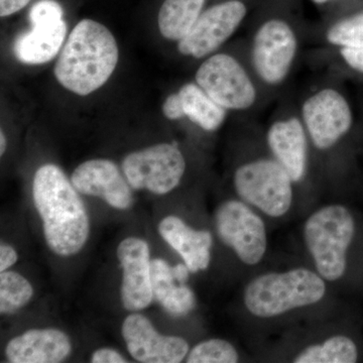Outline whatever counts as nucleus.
<instances>
[{"label":"nucleus","instance_id":"c756f323","mask_svg":"<svg viewBox=\"0 0 363 363\" xmlns=\"http://www.w3.org/2000/svg\"><path fill=\"white\" fill-rule=\"evenodd\" d=\"M18 252L11 245L2 242L0 245V272H6L18 262Z\"/></svg>","mask_w":363,"mask_h":363},{"label":"nucleus","instance_id":"6ab92c4d","mask_svg":"<svg viewBox=\"0 0 363 363\" xmlns=\"http://www.w3.org/2000/svg\"><path fill=\"white\" fill-rule=\"evenodd\" d=\"M154 300L173 316H185L196 305L194 293L189 286L177 285L174 269L166 260L156 259L150 264Z\"/></svg>","mask_w":363,"mask_h":363},{"label":"nucleus","instance_id":"f8f14e48","mask_svg":"<svg viewBox=\"0 0 363 363\" xmlns=\"http://www.w3.org/2000/svg\"><path fill=\"white\" fill-rule=\"evenodd\" d=\"M123 336L128 352L138 362L179 363L190 351L185 339L162 335L147 317L138 313L124 319Z\"/></svg>","mask_w":363,"mask_h":363},{"label":"nucleus","instance_id":"dca6fc26","mask_svg":"<svg viewBox=\"0 0 363 363\" xmlns=\"http://www.w3.org/2000/svg\"><path fill=\"white\" fill-rule=\"evenodd\" d=\"M267 145L274 159L286 169L294 183L303 180L307 169L308 142L303 123L296 117L272 124Z\"/></svg>","mask_w":363,"mask_h":363},{"label":"nucleus","instance_id":"4468645a","mask_svg":"<svg viewBox=\"0 0 363 363\" xmlns=\"http://www.w3.org/2000/svg\"><path fill=\"white\" fill-rule=\"evenodd\" d=\"M71 182L80 194L101 198L116 209H128L133 204V188L109 160L83 162L72 174Z\"/></svg>","mask_w":363,"mask_h":363},{"label":"nucleus","instance_id":"ddd939ff","mask_svg":"<svg viewBox=\"0 0 363 363\" xmlns=\"http://www.w3.org/2000/svg\"><path fill=\"white\" fill-rule=\"evenodd\" d=\"M117 257L123 274L121 285L123 307L128 311H142L154 300L149 245L142 238H125L117 248Z\"/></svg>","mask_w":363,"mask_h":363},{"label":"nucleus","instance_id":"a878e982","mask_svg":"<svg viewBox=\"0 0 363 363\" xmlns=\"http://www.w3.org/2000/svg\"><path fill=\"white\" fill-rule=\"evenodd\" d=\"M28 18L32 25L63 20V9L55 0H40L30 9Z\"/></svg>","mask_w":363,"mask_h":363},{"label":"nucleus","instance_id":"b1692460","mask_svg":"<svg viewBox=\"0 0 363 363\" xmlns=\"http://www.w3.org/2000/svg\"><path fill=\"white\" fill-rule=\"evenodd\" d=\"M240 360L238 350L223 339H209L198 343L189 351L188 363H236Z\"/></svg>","mask_w":363,"mask_h":363},{"label":"nucleus","instance_id":"aec40b11","mask_svg":"<svg viewBox=\"0 0 363 363\" xmlns=\"http://www.w3.org/2000/svg\"><path fill=\"white\" fill-rule=\"evenodd\" d=\"M185 117L202 130L215 131L223 124L226 109L214 101L197 83H188L179 90Z\"/></svg>","mask_w":363,"mask_h":363},{"label":"nucleus","instance_id":"f03ea898","mask_svg":"<svg viewBox=\"0 0 363 363\" xmlns=\"http://www.w3.org/2000/svg\"><path fill=\"white\" fill-rule=\"evenodd\" d=\"M118 62V47L111 30L92 20L73 28L59 55L54 73L67 90L86 96L111 77Z\"/></svg>","mask_w":363,"mask_h":363},{"label":"nucleus","instance_id":"1a4fd4ad","mask_svg":"<svg viewBox=\"0 0 363 363\" xmlns=\"http://www.w3.org/2000/svg\"><path fill=\"white\" fill-rule=\"evenodd\" d=\"M297 49V37L288 23L278 18L267 21L253 38V68L267 84L278 85L292 68Z\"/></svg>","mask_w":363,"mask_h":363},{"label":"nucleus","instance_id":"412c9836","mask_svg":"<svg viewBox=\"0 0 363 363\" xmlns=\"http://www.w3.org/2000/svg\"><path fill=\"white\" fill-rule=\"evenodd\" d=\"M206 0H164L157 16L162 37L180 40L201 14Z\"/></svg>","mask_w":363,"mask_h":363},{"label":"nucleus","instance_id":"c85d7f7f","mask_svg":"<svg viewBox=\"0 0 363 363\" xmlns=\"http://www.w3.org/2000/svg\"><path fill=\"white\" fill-rule=\"evenodd\" d=\"M91 362L93 363H125V359L118 351L111 348H100L93 353L91 357Z\"/></svg>","mask_w":363,"mask_h":363},{"label":"nucleus","instance_id":"bb28decb","mask_svg":"<svg viewBox=\"0 0 363 363\" xmlns=\"http://www.w3.org/2000/svg\"><path fill=\"white\" fill-rule=\"evenodd\" d=\"M162 111H164V116L171 119V121H177V119H180L182 117H185L183 104H182L179 92L176 94L169 95L167 98L166 101L162 105Z\"/></svg>","mask_w":363,"mask_h":363},{"label":"nucleus","instance_id":"a211bd4d","mask_svg":"<svg viewBox=\"0 0 363 363\" xmlns=\"http://www.w3.org/2000/svg\"><path fill=\"white\" fill-rule=\"evenodd\" d=\"M67 35L63 20L32 25V30L18 35L13 44V54L21 63L40 65L52 61L58 55Z\"/></svg>","mask_w":363,"mask_h":363},{"label":"nucleus","instance_id":"f3484780","mask_svg":"<svg viewBox=\"0 0 363 363\" xmlns=\"http://www.w3.org/2000/svg\"><path fill=\"white\" fill-rule=\"evenodd\" d=\"M164 240L178 252L191 272L205 271L211 260L213 238L207 230H197L177 216H167L159 224Z\"/></svg>","mask_w":363,"mask_h":363},{"label":"nucleus","instance_id":"20e7f679","mask_svg":"<svg viewBox=\"0 0 363 363\" xmlns=\"http://www.w3.org/2000/svg\"><path fill=\"white\" fill-rule=\"evenodd\" d=\"M355 234L350 210L340 204L327 205L310 215L303 236L316 272L327 281L342 278L347 267V250Z\"/></svg>","mask_w":363,"mask_h":363},{"label":"nucleus","instance_id":"2f4dec72","mask_svg":"<svg viewBox=\"0 0 363 363\" xmlns=\"http://www.w3.org/2000/svg\"><path fill=\"white\" fill-rule=\"evenodd\" d=\"M174 274H175L176 279H178L179 283L184 284L186 281H187L189 277V271L188 267L184 264H177L176 267H173Z\"/></svg>","mask_w":363,"mask_h":363},{"label":"nucleus","instance_id":"2eb2a0df","mask_svg":"<svg viewBox=\"0 0 363 363\" xmlns=\"http://www.w3.org/2000/svg\"><path fill=\"white\" fill-rule=\"evenodd\" d=\"M70 338L58 329H30L9 341L6 357L11 363H59L71 354Z\"/></svg>","mask_w":363,"mask_h":363},{"label":"nucleus","instance_id":"4be33fe9","mask_svg":"<svg viewBox=\"0 0 363 363\" xmlns=\"http://www.w3.org/2000/svg\"><path fill=\"white\" fill-rule=\"evenodd\" d=\"M358 350L354 341L347 336L335 335L323 342L313 344L294 358L296 363H354Z\"/></svg>","mask_w":363,"mask_h":363},{"label":"nucleus","instance_id":"7c9ffc66","mask_svg":"<svg viewBox=\"0 0 363 363\" xmlns=\"http://www.w3.org/2000/svg\"><path fill=\"white\" fill-rule=\"evenodd\" d=\"M30 0H0V16L6 18L28 6Z\"/></svg>","mask_w":363,"mask_h":363},{"label":"nucleus","instance_id":"72a5a7b5","mask_svg":"<svg viewBox=\"0 0 363 363\" xmlns=\"http://www.w3.org/2000/svg\"><path fill=\"white\" fill-rule=\"evenodd\" d=\"M313 1L315 2V4H323L325 2L328 1V0H313Z\"/></svg>","mask_w":363,"mask_h":363},{"label":"nucleus","instance_id":"423d86ee","mask_svg":"<svg viewBox=\"0 0 363 363\" xmlns=\"http://www.w3.org/2000/svg\"><path fill=\"white\" fill-rule=\"evenodd\" d=\"M123 169L131 188L164 195L178 187L186 161L175 145L160 143L131 152L123 160Z\"/></svg>","mask_w":363,"mask_h":363},{"label":"nucleus","instance_id":"5701e85b","mask_svg":"<svg viewBox=\"0 0 363 363\" xmlns=\"http://www.w3.org/2000/svg\"><path fill=\"white\" fill-rule=\"evenodd\" d=\"M33 296L30 281L16 272L0 274V313L4 315L20 311Z\"/></svg>","mask_w":363,"mask_h":363},{"label":"nucleus","instance_id":"39448f33","mask_svg":"<svg viewBox=\"0 0 363 363\" xmlns=\"http://www.w3.org/2000/svg\"><path fill=\"white\" fill-rule=\"evenodd\" d=\"M233 183L240 200L272 218L284 216L292 207L293 179L276 159H257L241 164L234 174Z\"/></svg>","mask_w":363,"mask_h":363},{"label":"nucleus","instance_id":"cd10ccee","mask_svg":"<svg viewBox=\"0 0 363 363\" xmlns=\"http://www.w3.org/2000/svg\"><path fill=\"white\" fill-rule=\"evenodd\" d=\"M340 54L348 66L363 72V48H341Z\"/></svg>","mask_w":363,"mask_h":363},{"label":"nucleus","instance_id":"7ed1b4c3","mask_svg":"<svg viewBox=\"0 0 363 363\" xmlns=\"http://www.w3.org/2000/svg\"><path fill=\"white\" fill-rule=\"evenodd\" d=\"M326 291V281L317 272L298 267L253 279L245 286L243 302L253 316L267 319L315 305Z\"/></svg>","mask_w":363,"mask_h":363},{"label":"nucleus","instance_id":"473e14b6","mask_svg":"<svg viewBox=\"0 0 363 363\" xmlns=\"http://www.w3.org/2000/svg\"><path fill=\"white\" fill-rule=\"evenodd\" d=\"M6 135H4V131L1 130V133H0V154L2 155L6 152Z\"/></svg>","mask_w":363,"mask_h":363},{"label":"nucleus","instance_id":"6e6552de","mask_svg":"<svg viewBox=\"0 0 363 363\" xmlns=\"http://www.w3.org/2000/svg\"><path fill=\"white\" fill-rule=\"evenodd\" d=\"M196 83L226 111H247L257 100V90L243 67L233 57L216 54L196 72Z\"/></svg>","mask_w":363,"mask_h":363},{"label":"nucleus","instance_id":"393cba45","mask_svg":"<svg viewBox=\"0 0 363 363\" xmlns=\"http://www.w3.org/2000/svg\"><path fill=\"white\" fill-rule=\"evenodd\" d=\"M326 37L330 44L341 48H363V13L338 21Z\"/></svg>","mask_w":363,"mask_h":363},{"label":"nucleus","instance_id":"0eeeda50","mask_svg":"<svg viewBox=\"0 0 363 363\" xmlns=\"http://www.w3.org/2000/svg\"><path fill=\"white\" fill-rule=\"evenodd\" d=\"M215 227L224 245L247 264H259L266 255V224L252 206L242 200H228L215 212Z\"/></svg>","mask_w":363,"mask_h":363},{"label":"nucleus","instance_id":"f257e3e1","mask_svg":"<svg viewBox=\"0 0 363 363\" xmlns=\"http://www.w3.org/2000/svg\"><path fill=\"white\" fill-rule=\"evenodd\" d=\"M80 193L56 164L35 172L33 202L43 221L48 247L60 257L81 252L90 233V221Z\"/></svg>","mask_w":363,"mask_h":363},{"label":"nucleus","instance_id":"9b49d317","mask_svg":"<svg viewBox=\"0 0 363 363\" xmlns=\"http://www.w3.org/2000/svg\"><path fill=\"white\" fill-rule=\"evenodd\" d=\"M306 130L318 150L331 149L350 131L352 112L347 100L332 88L318 91L302 107Z\"/></svg>","mask_w":363,"mask_h":363},{"label":"nucleus","instance_id":"9d476101","mask_svg":"<svg viewBox=\"0 0 363 363\" xmlns=\"http://www.w3.org/2000/svg\"><path fill=\"white\" fill-rule=\"evenodd\" d=\"M247 13V6L240 0H228L210 7L179 40V51L196 59L212 54L233 35Z\"/></svg>","mask_w":363,"mask_h":363}]
</instances>
